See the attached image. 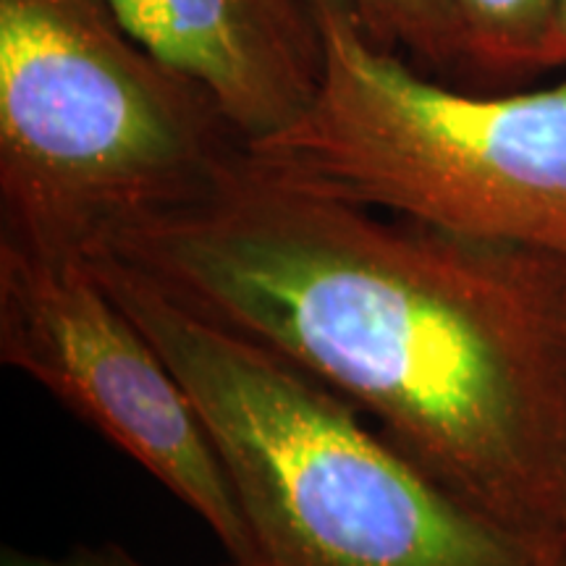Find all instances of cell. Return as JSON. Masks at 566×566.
<instances>
[{
	"label": "cell",
	"mask_w": 566,
	"mask_h": 566,
	"mask_svg": "<svg viewBox=\"0 0 566 566\" xmlns=\"http://www.w3.org/2000/svg\"><path fill=\"white\" fill-rule=\"evenodd\" d=\"M101 250L313 375L478 512L566 546L562 254L367 208L250 150Z\"/></svg>",
	"instance_id": "6da1fadb"
},
{
	"label": "cell",
	"mask_w": 566,
	"mask_h": 566,
	"mask_svg": "<svg viewBox=\"0 0 566 566\" xmlns=\"http://www.w3.org/2000/svg\"><path fill=\"white\" fill-rule=\"evenodd\" d=\"M87 263L192 396L242 509L244 566H566L564 543L478 512L281 354L111 252Z\"/></svg>",
	"instance_id": "7a4b0ae2"
},
{
	"label": "cell",
	"mask_w": 566,
	"mask_h": 566,
	"mask_svg": "<svg viewBox=\"0 0 566 566\" xmlns=\"http://www.w3.org/2000/svg\"><path fill=\"white\" fill-rule=\"evenodd\" d=\"M244 150L103 0H0V239L87 258L200 200Z\"/></svg>",
	"instance_id": "3957f363"
},
{
	"label": "cell",
	"mask_w": 566,
	"mask_h": 566,
	"mask_svg": "<svg viewBox=\"0 0 566 566\" xmlns=\"http://www.w3.org/2000/svg\"><path fill=\"white\" fill-rule=\"evenodd\" d=\"M323 80L254 158L367 208L566 258V82L467 92L380 45L352 0H313Z\"/></svg>",
	"instance_id": "277c9868"
},
{
	"label": "cell",
	"mask_w": 566,
	"mask_h": 566,
	"mask_svg": "<svg viewBox=\"0 0 566 566\" xmlns=\"http://www.w3.org/2000/svg\"><path fill=\"white\" fill-rule=\"evenodd\" d=\"M0 359L200 516L229 566L250 562L242 509L192 396L87 260L0 239Z\"/></svg>",
	"instance_id": "5b68a950"
},
{
	"label": "cell",
	"mask_w": 566,
	"mask_h": 566,
	"mask_svg": "<svg viewBox=\"0 0 566 566\" xmlns=\"http://www.w3.org/2000/svg\"><path fill=\"white\" fill-rule=\"evenodd\" d=\"M155 59L200 84L247 147L289 129L323 80L313 0H103Z\"/></svg>",
	"instance_id": "8992f818"
},
{
	"label": "cell",
	"mask_w": 566,
	"mask_h": 566,
	"mask_svg": "<svg viewBox=\"0 0 566 566\" xmlns=\"http://www.w3.org/2000/svg\"><path fill=\"white\" fill-rule=\"evenodd\" d=\"M462 34V76L520 82L546 71L562 0H449Z\"/></svg>",
	"instance_id": "52a82bcc"
},
{
	"label": "cell",
	"mask_w": 566,
	"mask_h": 566,
	"mask_svg": "<svg viewBox=\"0 0 566 566\" xmlns=\"http://www.w3.org/2000/svg\"><path fill=\"white\" fill-rule=\"evenodd\" d=\"M367 32L380 45L412 55L436 76L462 74L464 48L449 0H352Z\"/></svg>",
	"instance_id": "ba28073f"
},
{
	"label": "cell",
	"mask_w": 566,
	"mask_h": 566,
	"mask_svg": "<svg viewBox=\"0 0 566 566\" xmlns=\"http://www.w3.org/2000/svg\"><path fill=\"white\" fill-rule=\"evenodd\" d=\"M0 566H150L139 562L137 556L126 554L118 546H101V548H74L63 556H40L24 554V551L6 548Z\"/></svg>",
	"instance_id": "9c48e42d"
},
{
	"label": "cell",
	"mask_w": 566,
	"mask_h": 566,
	"mask_svg": "<svg viewBox=\"0 0 566 566\" xmlns=\"http://www.w3.org/2000/svg\"><path fill=\"white\" fill-rule=\"evenodd\" d=\"M551 69H566V0H562V6H558L556 27L546 51V71Z\"/></svg>",
	"instance_id": "30bf717a"
}]
</instances>
